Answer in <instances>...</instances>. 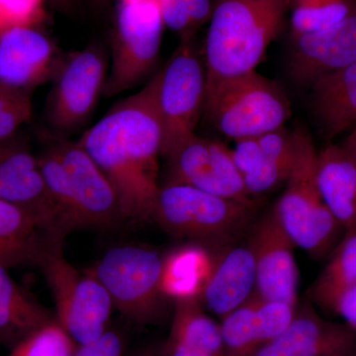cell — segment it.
Here are the masks:
<instances>
[{
    "mask_svg": "<svg viewBox=\"0 0 356 356\" xmlns=\"http://www.w3.org/2000/svg\"><path fill=\"white\" fill-rule=\"evenodd\" d=\"M159 83V72L135 95L116 103L77 140L113 187L124 220L151 219L161 186Z\"/></svg>",
    "mask_w": 356,
    "mask_h": 356,
    "instance_id": "cell-1",
    "label": "cell"
},
{
    "mask_svg": "<svg viewBox=\"0 0 356 356\" xmlns=\"http://www.w3.org/2000/svg\"><path fill=\"white\" fill-rule=\"evenodd\" d=\"M289 0H214L205 46L206 83L254 72L284 29Z\"/></svg>",
    "mask_w": 356,
    "mask_h": 356,
    "instance_id": "cell-2",
    "label": "cell"
},
{
    "mask_svg": "<svg viewBox=\"0 0 356 356\" xmlns=\"http://www.w3.org/2000/svg\"><path fill=\"white\" fill-rule=\"evenodd\" d=\"M64 235L44 232L35 264L40 267L55 299L56 321L77 344L102 336L109 327L113 303L99 280L81 273L64 252Z\"/></svg>",
    "mask_w": 356,
    "mask_h": 356,
    "instance_id": "cell-3",
    "label": "cell"
},
{
    "mask_svg": "<svg viewBox=\"0 0 356 356\" xmlns=\"http://www.w3.org/2000/svg\"><path fill=\"white\" fill-rule=\"evenodd\" d=\"M293 133L294 161L285 182V191L273 210L295 247L320 259L334 250L343 228L321 195L318 152L311 136L301 127Z\"/></svg>",
    "mask_w": 356,
    "mask_h": 356,
    "instance_id": "cell-4",
    "label": "cell"
},
{
    "mask_svg": "<svg viewBox=\"0 0 356 356\" xmlns=\"http://www.w3.org/2000/svg\"><path fill=\"white\" fill-rule=\"evenodd\" d=\"M291 114L280 84L255 70L206 83L203 117L228 139L257 137L283 127Z\"/></svg>",
    "mask_w": 356,
    "mask_h": 356,
    "instance_id": "cell-5",
    "label": "cell"
},
{
    "mask_svg": "<svg viewBox=\"0 0 356 356\" xmlns=\"http://www.w3.org/2000/svg\"><path fill=\"white\" fill-rule=\"evenodd\" d=\"M254 215L248 205L200 191L191 185H161L152 218L168 233L200 243L229 242Z\"/></svg>",
    "mask_w": 356,
    "mask_h": 356,
    "instance_id": "cell-6",
    "label": "cell"
},
{
    "mask_svg": "<svg viewBox=\"0 0 356 356\" xmlns=\"http://www.w3.org/2000/svg\"><path fill=\"white\" fill-rule=\"evenodd\" d=\"M163 27L159 0H116L103 95L131 90L149 74L159 56Z\"/></svg>",
    "mask_w": 356,
    "mask_h": 356,
    "instance_id": "cell-7",
    "label": "cell"
},
{
    "mask_svg": "<svg viewBox=\"0 0 356 356\" xmlns=\"http://www.w3.org/2000/svg\"><path fill=\"white\" fill-rule=\"evenodd\" d=\"M206 70L193 40L181 41L159 70L158 107L163 128L161 158L195 135L203 117Z\"/></svg>",
    "mask_w": 356,
    "mask_h": 356,
    "instance_id": "cell-8",
    "label": "cell"
},
{
    "mask_svg": "<svg viewBox=\"0 0 356 356\" xmlns=\"http://www.w3.org/2000/svg\"><path fill=\"white\" fill-rule=\"evenodd\" d=\"M89 273L108 292L114 308L138 323H151L163 308V259L151 248H110Z\"/></svg>",
    "mask_w": 356,
    "mask_h": 356,
    "instance_id": "cell-9",
    "label": "cell"
},
{
    "mask_svg": "<svg viewBox=\"0 0 356 356\" xmlns=\"http://www.w3.org/2000/svg\"><path fill=\"white\" fill-rule=\"evenodd\" d=\"M108 67L106 54L97 44L64 56L44 108L51 128L72 133L83 127L103 95Z\"/></svg>",
    "mask_w": 356,
    "mask_h": 356,
    "instance_id": "cell-10",
    "label": "cell"
},
{
    "mask_svg": "<svg viewBox=\"0 0 356 356\" xmlns=\"http://www.w3.org/2000/svg\"><path fill=\"white\" fill-rule=\"evenodd\" d=\"M51 146L67 177L70 229L112 228L124 220L113 187L83 147L67 140Z\"/></svg>",
    "mask_w": 356,
    "mask_h": 356,
    "instance_id": "cell-11",
    "label": "cell"
},
{
    "mask_svg": "<svg viewBox=\"0 0 356 356\" xmlns=\"http://www.w3.org/2000/svg\"><path fill=\"white\" fill-rule=\"evenodd\" d=\"M165 159L170 168L166 184L191 185L221 197L254 205L226 145L195 134Z\"/></svg>",
    "mask_w": 356,
    "mask_h": 356,
    "instance_id": "cell-12",
    "label": "cell"
},
{
    "mask_svg": "<svg viewBox=\"0 0 356 356\" xmlns=\"http://www.w3.org/2000/svg\"><path fill=\"white\" fill-rule=\"evenodd\" d=\"M0 201L31 213L43 231L67 236L47 191L38 159L16 135L0 143Z\"/></svg>",
    "mask_w": 356,
    "mask_h": 356,
    "instance_id": "cell-13",
    "label": "cell"
},
{
    "mask_svg": "<svg viewBox=\"0 0 356 356\" xmlns=\"http://www.w3.org/2000/svg\"><path fill=\"white\" fill-rule=\"evenodd\" d=\"M63 58L39 27L10 28L0 35V86L31 95L51 81Z\"/></svg>",
    "mask_w": 356,
    "mask_h": 356,
    "instance_id": "cell-14",
    "label": "cell"
},
{
    "mask_svg": "<svg viewBox=\"0 0 356 356\" xmlns=\"http://www.w3.org/2000/svg\"><path fill=\"white\" fill-rule=\"evenodd\" d=\"M248 247L255 262L254 292L261 298L296 307L299 271L295 245L273 210L257 222Z\"/></svg>",
    "mask_w": 356,
    "mask_h": 356,
    "instance_id": "cell-15",
    "label": "cell"
},
{
    "mask_svg": "<svg viewBox=\"0 0 356 356\" xmlns=\"http://www.w3.org/2000/svg\"><path fill=\"white\" fill-rule=\"evenodd\" d=\"M288 74L293 83L310 86L356 60V10L322 31L290 38Z\"/></svg>",
    "mask_w": 356,
    "mask_h": 356,
    "instance_id": "cell-16",
    "label": "cell"
},
{
    "mask_svg": "<svg viewBox=\"0 0 356 356\" xmlns=\"http://www.w3.org/2000/svg\"><path fill=\"white\" fill-rule=\"evenodd\" d=\"M350 329L323 320L307 304L284 331L262 344L254 356H346L353 343Z\"/></svg>",
    "mask_w": 356,
    "mask_h": 356,
    "instance_id": "cell-17",
    "label": "cell"
},
{
    "mask_svg": "<svg viewBox=\"0 0 356 356\" xmlns=\"http://www.w3.org/2000/svg\"><path fill=\"white\" fill-rule=\"evenodd\" d=\"M255 282V262L250 248H229L215 257L200 301L213 314L224 318L252 296Z\"/></svg>",
    "mask_w": 356,
    "mask_h": 356,
    "instance_id": "cell-18",
    "label": "cell"
},
{
    "mask_svg": "<svg viewBox=\"0 0 356 356\" xmlns=\"http://www.w3.org/2000/svg\"><path fill=\"white\" fill-rule=\"evenodd\" d=\"M311 109L318 130L332 140L356 126V60L312 86Z\"/></svg>",
    "mask_w": 356,
    "mask_h": 356,
    "instance_id": "cell-19",
    "label": "cell"
},
{
    "mask_svg": "<svg viewBox=\"0 0 356 356\" xmlns=\"http://www.w3.org/2000/svg\"><path fill=\"white\" fill-rule=\"evenodd\" d=\"M318 184L327 209L346 233L356 232V165L343 147L318 153Z\"/></svg>",
    "mask_w": 356,
    "mask_h": 356,
    "instance_id": "cell-20",
    "label": "cell"
},
{
    "mask_svg": "<svg viewBox=\"0 0 356 356\" xmlns=\"http://www.w3.org/2000/svg\"><path fill=\"white\" fill-rule=\"evenodd\" d=\"M8 269L0 264V346L11 350L56 318L13 280Z\"/></svg>",
    "mask_w": 356,
    "mask_h": 356,
    "instance_id": "cell-21",
    "label": "cell"
},
{
    "mask_svg": "<svg viewBox=\"0 0 356 356\" xmlns=\"http://www.w3.org/2000/svg\"><path fill=\"white\" fill-rule=\"evenodd\" d=\"M215 257L202 245L175 248L163 259L161 289L165 298L200 299Z\"/></svg>",
    "mask_w": 356,
    "mask_h": 356,
    "instance_id": "cell-22",
    "label": "cell"
},
{
    "mask_svg": "<svg viewBox=\"0 0 356 356\" xmlns=\"http://www.w3.org/2000/svg\"><path fill=\"white\" fill-rule=\"evenodd\" d=\"M261 154L254 168L243 180L248 193L261 195L286 182L295 158L294 133L285 126L257 136Z\"/></svg>",
    "mask_w": 356,
    "mask_h": 356,
    "instance_id": "cell-23",
    "label": "cell"
},
{
    "mask_svg": "<svg viewBox=\"0 0 356 356\" xmlns=\"http://www.w3.org/2000/svg\"><path fill=\"white\" fill-rule=\"evenodd\" d=\"M44 232L31 213L0 201V264L7 268L35 264Z\"/></svg>",
    "mask_w": 356,
    "mask_h": 356,
    "instance_id": "cell-24",
    "label": "cell"
},
{
    "mask_svg": "<svg viewBox=\"0 0 356 356\" xmlns=\"http://www.w3.org/2000/svg\"><path fill=\"white\" fill-rule=\"evenodd\" d=\"M175 317L168 343L184 344L210 355H221L224 343L219 327L204 313L200 299L175 301Z\"/></svg>",
    "mask_w": 356,
    "mask_h": 356,
    "instance_id": "cell-25",
    "label": "cell"
},
{
    "mask_svg": "<svg viewBox=\"0 0 356 356\" xmlns=\"http://www.w3.org/2000/svg\"><path fill=\"white\" fill-rule=\"evenodd\" d=\"M356 284V232L346 233L331 259L318 275L312 290L314 301L325 310L334 312L337 299Z\"/></svg>",
    "mask_w": 356,
    "mask_h": 356,
    "instance_id": "cell-26",
    "label": "cell"
},
{
    "mask_svg": "<svg viewBox=\"0 0 356 356\" xmlns=\"http://www.w3.org/2000/svg\"><path fill=\"white\" fill-rule=\"evenodd\" d=\"M221 332L224 346L236 355H243L254 350L257 344L267 343L269 339L262 298L254 292L245 303L225 316Z\"/></svg>",
    "mask_w": 356,
    "mask_h": 356,
    "instance_id": "cell-27",
    "label": "cell"
},
{
    "mask_svg": "<svg viewBox=\"0 0 356 356\" xmlns=\"http://www.w3.org/2000/svg\"><path fill=\"white\" fill-rule=\"evenodd\" d=\"M356 10V0H289L290 38L327 29Z\"/></svg>",
    "mask_w": 356,
    "mask_h": 356,
    "instance_id": "cell-28",
    "label": "cell"
},
{
    "mask_svg": "<svg viewBox=\"0 0 356 356\" xmlns=\"http://www.w3.org/2000/svg\"><path fill=\"white\" fill-rule=\"evenodd\" d=\"M165 27L177 33L180 41H191L209 22L214 0H159Z\"/></svg>",
    "mask_w": 356,
    "mask_h": 356,
    "instance_id": "cell-29",
    "label": "cell"
},
{
    "mask_svg": "<svg viewBox=\"0 0 356 356\" xmlns=\"http://www.w3.org/2000/svg\"><path fill=\"white\" fill-rule=\"evenodd\" d=\"M76 346L55 320L14 346L8 356H74Z\"/></svg>",
    "mask_w": 356,
    "mask_h": 356,
    "instance_id": "cell-30",
    "label": "cell"
},
{
    "mask_svg": "<svg viewBox=\"0 0 356 356\" xmlns=\"http://www.w3.org/2000/svg\"><path fill=\"white\" fill-rule=\"evenodd\" d=\"M46 0H0V35L18 26L39 27Z\"/></svg>",
    "mask_w": 356,
    "mask_h": 356,
    "instance_id": "cell-31",
    "label": "cell"
},
{
    "mask_svg": "<svg viewBox=\"0 0 356 356\" xmlns=\"http://www.w3.org/2000/svg\"><path fill=\"white\" fill-rule=\"evenodd\" d=\"M31 95L13 91L0 102V143L14 137L32 116Z\"/></svg>",
    "mask_w": 356,
    "mask_h": 356,
    "instance_id": "cell-32",
    "label": "cell"
},
{
    "mask_svg": "<svg viewBox=\"0 0 356 356\" xmlns=\"http://www.w3.org/2000/svg\"><path fill=\"white\" fill-rule=\"evenodd\" d=\"M125 339L123 336L108 327L102 336L90 343L76 346L74 356H124Z\"/></svg>",
    "mask_w": 356,
    "mask_h": 356,
    "instance_id": "cell-33",
    "label": "cell"
},
{
    "mask_svg": "<svg viewBox=\"0 0 356 356\" xmlns=\"http://www.w3.org/2000/svg\"><path fill=\"white\" fill-rule=\"evenodd\" d=\"M334 312L346 321L348 327L356 331V284L346 289L339 296Z\"/></svg>",
    "mask_w": 356,
    "mask_h": 356,
    "instance_id": "cell-34",
    "label": "cell"
},
{
    "mask_svg": "<svg viewBox=\"0 0 356 356\" xmlns=\"http://www.w3.org/2000/svg\"><path fill=\"white\" fill-rule=\"evenodd\" d=\"M168 356H215L205 351L194 350L184 344L168 343Z\"/></svg>",
    "mask_w": 356,
    "mask_h": 356,
    "instance_id": "cell-35",
    "label": "cell"
},
{
    "mask_svg": "<svg viewBox=\"0 0 356 356\" xmlns=\"http://www.w3.org/2000/svg\"><path fill=\"white\" fill-rule=\"evenodd\" d=\"M341 147L356 165V126L351 129L350 135L344 140Z\"/></svg>",
    "mask_w": 356,
    "mask_h": 356,
    "instance_id": "cell-36",
    "label": "cell"
},
{
    "mask_svg": "<svg viewBox=\"0 0 356 356\" xmlns=\"http://www.w3.org/2000/svg\"><path fill=\"white\" fill-rule=\"evenodd\" d=\"M54 8L58 9L60 13H70L76 6V0H48Z\"/></svg>",
    "mask_w": 356,
    "mask_h": 356,
    "instance_id": "cell-37",
    "label": "cell"
},
{
    "mask_svg": "<svg viewBox=\"0 0 356 356\" xmlns=\"http://www.w3.org/2000/svg\"><path fill=\"white\" fill-rule=\"evenodd\" d=\"M11 92H13V91L9 90V89L1 88V86H0V102H3L7 96L10 95Z\"/></svg>",
    "mask_w": 356,
    "mask_h": 356,
    "instance_id": "cell-38",
    "label": "cell"
},
{
    "mask_svg": "<svg viewBox=\"0 0 356 356\" xmlns=\"http://www.w3.org/2000/svg\"><path fill=\"white\" fill-rule=\"evenodd\" d=\"M96 6H103L109 1V0H90Z\"/></svg>",
    "mask_w": 356,
    "mask_h": 356,
    "instance_id": "cell-39",
    "label": "cell"
}]
</instances>
